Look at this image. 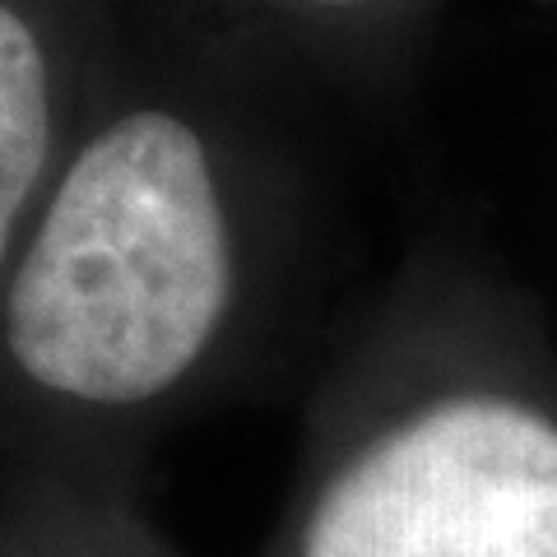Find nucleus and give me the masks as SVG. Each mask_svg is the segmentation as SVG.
<instances>
[{"label":"nucleus","instance_id":"nucleus-5","mask_svg":"<svg viewBox=\"0 0 557 557\" xmlns=\"http://www.w3.org/2000/svg\"><path fill=\"white\" fill-rule=\"evenodd\" d=\"M0 557H186L135 474L0 460Z\"/></svg>","mask_w":557,"mask_h":557},{"label":"nucleus","instance_id":"nucleus-1","mask_svg":"<svg viewBox=\"0 0 557 557\" xmlns=\"http://www.w3.org/2000/svg\"><path fill=\"white\" fill-rule=\"evenodd\" d=\"M307 116L135 0L0 278V460L145 479L172 428L270 368L321 265Z\"/></svg>","mask_w":557,"mask_h":557},{"label":"nucleus","instance_id":"nucleus-2","mask_svg":"<svg viewBox=\"0 0 557 557\" xmlns=\"http://www.w3.org/2000/svg\"><path fill=\"white\" fill-rule=\"evenodd\" d=\"M260 557H557V348L456 247L339 335Z\"/></svg>","mask_w":557,"mask_h":557},{"label":"nucleus","instance_id":"nucleus-3","mask_svg":"<svg viewBox=\"0 0 557 557\" xmlns=\"http://www.w3.org/2000/svg\"><path fill=\"white\" fill-rule=\"evenodd\" d=\"M135 0H0V278L108 79Z\"/></svg>","mask_w":557,"mask_h":557},{"label":"nucleus","instance_id":"nucleus-4","mask_svg":"<svg viewBox=\"0 0 557 557\" xmlns=\"http://www.w3.org/2000/svg\"><path fill=\"white\" fill-rule=\"evenodd\" d=\"M284 94L381 98L418 61L442 0H149Z\"/></svg>","mask_w":557,"mask_h":557}]
</instances>
